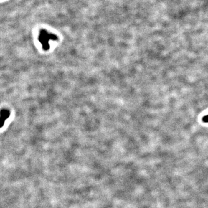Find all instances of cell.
Listing matches in <instances>:
<instances>
[{"label": "cell", "instance_id": "1", "mask_svg": "<svg viewBox=\"0 0 208 208\" xmlns=\"http://www.w3.org/2000/svg\"><path fill=\"white\" fill-rule=\"evenodd\" d=\"M202 121L204 123H208V115L205 116L203 118H202Z\"/></svg>", "mask_w": 208, "mask_h": 208}]
</instances>
